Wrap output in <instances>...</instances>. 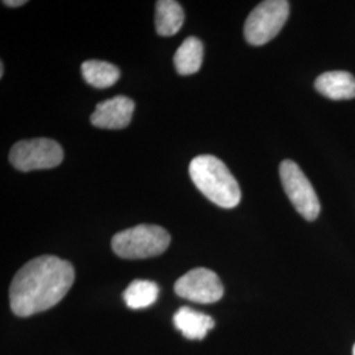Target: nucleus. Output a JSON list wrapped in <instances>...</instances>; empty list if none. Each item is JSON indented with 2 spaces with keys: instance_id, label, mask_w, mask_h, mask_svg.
Listing matches in <instances>:
<instances>
[{
  "instance_id": "1",
  "label": "nucleus",
  "mask_w": 355,
  "mask_h": 355,
  "mask_svg": "<svg viewBox=\"0 0 355 355\" xmlns=\"http://www.w3.org/2000/svg\"><path fill=\"white\" fill-rule=\"evenodd\" d=\"M76 279L74 267L58 257L41 255L21 267L10 287V304L19 318H29L58 304Z\"/></svg>"
},
{
  "instance_id": "2",
  "label": "nucleus",
  "mask_w": 355,
  "mask_h": 355,
  "mask_svg": "<svg viewBox=\"0 0 355 355\" xmlns=\"http://www.w3.org/2000/svg\"><path fill=\"white\" fill-rule=\"evenodd\" d=\"M190 177L196 189L221 208H234L241 202L239 182L215 155L195 157L190 164Z\"/></svg>"
},
{
  "instance_id": "3",
  "label": "nucleus",
  "mask_w": 355,
  "mask_h": 355,
  "mask_svg": "<svg viewBox=\"0 0 355 355\" xmlns=\"http://www.w3.org/2000/svg\"><path fill=\"white\" fill-rule=\"evenodd\" d=\"M171 241L168 232L158 225L141 224L116 233L112 250L124 259H145L165 253Z\"/></svg>"
},
{
  "instance_id": "4",
  "label": "nucleus",
  "mask_w": 355,
  "mask_h": 355,
  "mask_svg": "<svg viewBox=\"0 0 355 355\" xmlns=\"http://www.w3.org/2000/svg\"><path fill=\"white\" fill-rule=\"evenodd\" d=\"M290 16V3L287 0H266L259 3L245 21V40L261 46L275 37Z\"/></svg>"
},
{
  "instance_id": "5",
  "label": "nucleus",
  "mask_w": 355,
  "mask_h": 355,
  "mask_svg": "<svg viewBox=\"0 0 355 355\" xmlns=\"http://www.w3.org/2000/svg\"><path fill=\"white\" fill-rule=\"evenodd\" d=\"M64 161V149L57 141L33 139L16 142L10 152V162L19 171L53 168Z\"/></svg>"
},
{
  "instance_id": "6",
  "label": "nucleus",
  "mask_w": 355,
  "mask_h": 355,
  "mask_svg": "<svg viewBox=\"0 0 355 355\" xmlns=\"http://www.w3.org/2000/svg\"><path fill=\"white\" fill-rule=\"evenodd\" d=\"M280 180L295 209L308 221H315L321 205L316 191L302 168L293 161L286 159L280 164Z\"/></svg>"
},
{
  "instance_id": "7",
  "label": "nucleus",
  "mask_w": 355,
  "mask_h": 355,
  "mask_svg": "<svg viewBox=\"0 0 355 355\" xmlns=\"http://www.w3.org/2000/svg\"><path fill=\"white\" fill-rule=\"evenodd\" d=\"M178 296L200 304H212L224 295V286L218 275L209 268H192L180 277L174 286Z\"/></svg>"
},
{
  "instance_id": "8",
  "label": "nucleus",
  "mask_w": 355,
  "mask_h": 355,
  "mask_svg": "<svg viewBox=\"0 0 355 355\" xmlns=\"http://www.w3.org/2000/svg\"><path fill=\"white\" fill-rule=\"evenodd\" d=\"M135 102L128 96H114L96 104L91 114V124L102 129H124L130 124Z\"/></svg>"
},
{
  "instance_id": "9",
  "label": "nucleus",
  "mask_w": 355,
  "mask_h": 355,
  "mask_svg": "<svg viewBox=\"0 0 355 355\" xmlns=\"http://www.w3.org/2000/svg\"><path fill=\"white\" fill-rule=\"evenodd\" d=\"M315 89L331 101H349L355 98V76L347 71H328L318 76Z\"/></svg>"
},
{
  "instance_id": "10",
  "label": "nucleus",
  "mask_w": 355,
  "mask_h": 355,
  "mask_svg": "<svg viewBox=\"0 0 355 355\" xmlns=\"http://www.w3.org/2000/svg\"><path fill=\"white\" fill-rule=\"evenodd\" d=\"M173 321L175 328L189 340H203L207 333L215 327L214 318L190 306L179 308Z\"/></svg>"
},
{
  "instance_id": "11",
  "label": "nucleus",
  "mask_w": 355,
  "mask_h": 355,
  "mask_svg": "<svg viewBox=\"0 0 355 355\" xmlns=\"http://www.w3.org/2000/svg\"><path fill=\"white\" fill-rule=\"evenodd\" d=\"M184 23V12L175 0H159L155 4V29L159 36L168 37L179 32Z\"/></svg>"
},
{
  "instance_id": "12",
  "label": "nucleus",
  "mask_w": 355,
  "mask_h": 355,
  "mask_svg": "<svg viewBox=\"0 0 355 355\" xmlns=\"http://www.w3.org/2000/svg\"><path fill=\"white\" fill-rule=\"evenodd\" d=\"M203 42L198 37L186 38L174 55V64L180 76H191L199 71L203 64Z\"/></svg>"
},
{
  "instance_id": "13",
  "label": "nucleus",
  "mask_w": 355,
  "mask_h": 355,
  "mask_svg": "<svg viewBox=\"0 0 355 355\" xmlns=\"http://www.w3.org/2000/svg\"><path fill=\"white\" fill-rule=\"evenodd\" d=\"M80 69L85 80L95 89H108L120 78L119 67L105 61L89 60L83 62Z\"/></svg>"
},
{
  "instance_id": "14",
  "label": "nucleus",
  "mask_w": 355,
  "mask_h": 355,
  "mask_svg": "<svg viewBox=\"0 0 355 355\" xmlns=\"http://www.w3.org/2000/svg\"><path fill=\"white\" fill-rule=\"evenodd\" d=\"M159 295L157 283L150 280H133L123 293L125 304L132 309H144L155 303Z\"/></svg>"
},
{
  "instance_id": "15",
  "label": "nucleus",
  "mask_w": 355,
  "mask_h": 355,
  "mask_svg": "<svg viewBox=\"0 0 355 355\" xmlns=\"http://www.w3.org/2000/svg\"><path fill=\"white\" fill-rule=\"evenodd\" d=\"M26 0H4L3 4L7 7H20L26 4Z\"/></svg>"
},
{
  "instance_id": "16",
  "label": "nucleus",
  "mask_w": 355,
  "mask_h": 355,
  "mask_svg": "<svg viewBox=\"0 0 355 355\" xmlns=\"http://www.w3.org/2000/svg\"><path fill=\"white\" fill-rule=\"evenodd\" d=\"M3 76H4V64L1 62V64H0V76L3 78Z\"/></svg>"
},
{
  "instance_id": "17",
  "label": "nucleus",
  "mask_w": 355,
  "mask_h": 355,
  "mask_svg": "<svg viewBox=\"0 0 355 355\" xmlns=\"http://www.w3.org/2000/svg\"><path fill=\"white\" fill-rule=\"evenodd\" d=\"M353 355H355V345H354V347H353Z\"/></svg>"
}]
</instances>
